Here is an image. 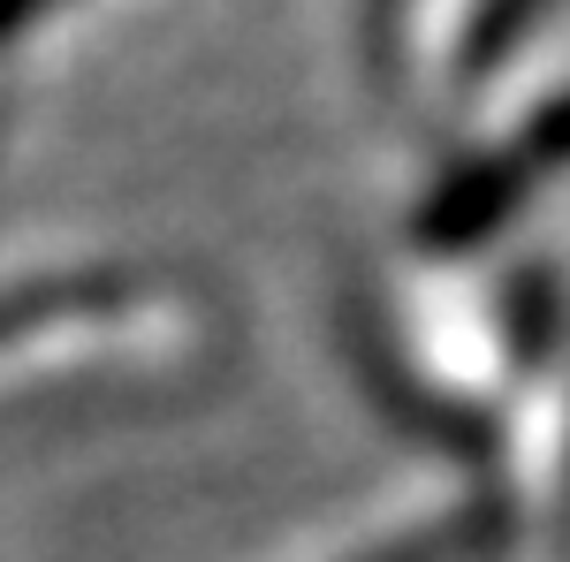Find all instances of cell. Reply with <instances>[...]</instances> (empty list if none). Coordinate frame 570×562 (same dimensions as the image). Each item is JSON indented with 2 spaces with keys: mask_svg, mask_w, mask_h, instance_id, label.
<instances>
[{
  "mask_svg": "<svg viewBox=\"0 0 570 562\" xmlns=\"http://www.w3.org/2000/svg\"><path fill=\"white\" fill-rule=\"evenodd\" d=\"M563 160H570V91H563V99H548V107L532 115L518 145H502V152L472 160L464 175H449V190L434 198V220H426V228H434V236H480V228L525 190L532 175L563 168Z\"/></svg>",
  "mask_w": 570,
  "mask_h": 562,
  "instance_id": "6da1fadb",
  "label": "cell"
},
{
  "mask_svg": "<svg viewBox=\"0 0 570 562\" xmlns=\"http://www.w3.org/2000/svg\"><path fill=\"white\" fill-rule=\"evenodd\" d=\"M39 8H46V0H0V39H16V31H23Z\"/></svg>",
  "mask_w": 570,
  "mask_h": 562,
  "instance_id": "7a4b0ae2",
  "label": "cell"
}]
</instances>
